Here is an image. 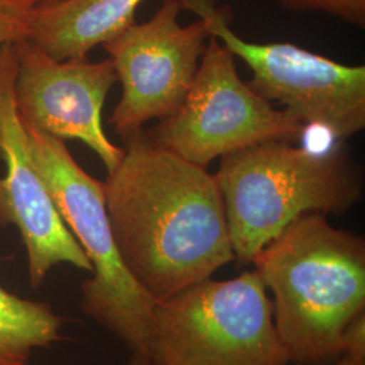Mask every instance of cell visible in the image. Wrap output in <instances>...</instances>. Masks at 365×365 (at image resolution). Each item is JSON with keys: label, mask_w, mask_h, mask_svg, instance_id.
<instances>
[{"label": "cell", "mask_w": 365, "mask_h": 365, "mask_svg": "<svg viewBox=\"0 0 365 365\" xmlns=\"http://www.w3.org/2000/svg\"><path fill=\"white\" fill-rule=\"evenodd\" d=\"M107 172L106 207L126 269L157 302L235 260L215 175L155 144L143 129L123 140Z\"/></svg>", "instance_id": "obj_1"}, {"label": "cell", "mask_w": 365, "mask_h": 365, "mask_svg": "<svg viewBox=\"0 0 365 365\" xmlns=\"http://www.w3.org/2000/svg\"><path fill=\"white\" fill-rule=\"evenodd\" d=\"M274 294L277 336L291 363L327 364L346 351L349 330L365 315V241L325 214L291 222L252 259Z\"/></svg>", "instance_id": "obj_2"}, {"label": "cell", "mask_w": 365, "mask_h": 365, "mask_svg": "<svg viewBox=\"0 0 365 365\" xmlns=\"http://www.w3.org/2000/svg\"><path fill=\"white\" fill-rule=\"evenodd\" d=\"M215 179L235 260L242 264L300 215H342L364 194L363 172L346 149L314 152L284 141L222 156Z\"/></svg>", "instance_id": "obj_3"}, {"label": "cell", "mask_w": 365, "mask_h": 365, "mask_svg": "<svg viewBox=\"0 0 365 365\" xmlns=\"http://www.w3.org/2000/svg\"><path fill=\"white\" fill-rule=\"evenodd\" d=\"M31 156L53 203L91 261L81 284V310L131 354L148 356L155 302L126 269L106 207L105 185L78 165L66 141L24 123Z\"/></svg>", "instance_id": "obj_4"}, {"label": "cell", "mask_w": 365, "mask_h": 365, "mask_svg": "<svg viewBox=\"0 0 365 365\" xmlns=\"http://www.w3.org/2000/svg\"><path fill=\"white\" fill-rule=\"evenodd\" d=\"M157 365H288L272 303L256 269L211 277L155 303L149 354Z\"/></svg>", "instance_id": "obj_5"}, {"label": "cell", "mask_w": 365, "mask_h": 365, "mask_svg": "<svg viewBox=\"0 0 365 365\" xmlns=\"http://www.w3.org/2000/svg\"><path fill=\"white\" fill-rule=\"evenodd\" d=\"M199 16L235 57L253 72L249 87L277 102L307 128H322L346 140L365 128V66H345L294 43H257L241 38L230 15L214 0H179Z\"/></svg>", "instance_id": "obj_6"}, {"label": "cell", "mask_w": 365, "mask_h": 365, "mask_svg": "<svg viewBox=\"0 0 365 365\" xmlns=\"http://www.w3.org/2000/svg\"><path fill=\"white\" fill-rule=\"evenodd\" d=\"M304 131L299 119L241 80L235 56L211 36L182 106L148 134L158 146L207 170L227 153L271 141L297 143Z\"/></svg>", "instance_id": "obj_7"}, {"label": "cell", "mask_w": 365, "mask_h": 365, "mask_svg": "<svg viewBox=\"0 0 365 365\" xmlns=\"http://www.w3.org/2000/svg\"><path fill=\"white\" fill-rule=\"evenodd\" d=\"M179 0H161L144 24L134 22L102 45L111 60L122 95L110 125L122 140L164 119L182 106L191 90L210 33L203 21L179 22Z\"/></svg>", "instance_id": "obj_8"}, {"label": "cell", "mask_w": 365, "mask_h": 365, "mask_svg": "<svg viewBox=\"0 0 365 365\" xmlns=\"http://www.w3.org/2000/svg\"><path fill=\"white\" fill-rule=\"evenodd\" d=\"M16 71L14 42L0 46V226L18 229L26 248L30 287L37 289L60 264L90 274L92 265L60 217L31 156L15 105Z\"/></svg>", "instance_id": "obj_9"}, {"label": "cell", "mask_w": 365, "mask_h": 365, "mask_svg": "<svg viewBox=\"0 0 365 365\" xmlns=\"http://www.w3.org/2000/svg\"><path fill=\"white\" fill-rule=\"evenodd\" d=\"M18 71L15 105L24 123L58 140H78L92 149L107 172L123 156L102 123L106 98L118 81L110 58L54 60L27 39L14 42Z\"/></svg>", "instance_id": "obj_10"}, {"label": "cell", "mask_w": 365, "mask_h": 365, "mask_svg": "<svg viewBox=\"0 0 365 365\" xmlns=\"http://www.w3.org/2000/svg\"><path fill=\"white\" fill-rule=\"evenodd\" d=\"M144 0H58L30 10L27 41L54 60L83 58L135 22Z\"/></svg>", "instance_id": "obj_11"}, {"label": "cell", "mask_w": 365, "mask_h": 365, "mask_svg": "<svg viewBox=\"0 0 365 365\" xmlns=\"http://www.w3.org/2000/svg\"><path fill=\"white\" fill-rule=\"evenodd\" d=\"M63 324L49 303L21 298L0 284V365H30L34 353L61 339Z\"/></svg>", "instance_id": "obj_12"}, {"label": "cell", "mask_w": 365, "mask_h": 365, "mask_svg": "<svg viewBox=\"0 0 365 365\" xmlns=\"http://www.w3.org/2000/svg\"><path fill=\"white\" fill-rule=\"evenodd\" d=\"M289 11H321L354 26H365V0H277Z\"/></svg>", "instance_id": "obj_13"}, {"label": "cell", "mask_w": 365, "mask_h": 365, "mask_svg": "<svg viewBox=\"0 0 365 365\" xmlns=\"http://www.w3.org/2000/svg\"><path fill=\"white\" fill-rule=\"evenodd\" d=\"M30 10L11 0H0V46L26 39Z\"/></svg>", "instance_id": "obj_14"}, {"label": "cell", "mask_w": 365, "mask_h": 365, "mask_svg": "<svg viewBox=\"0 0 365 365\" xmlns=\"http://www.w3.org/2000/svg\"><path fill=\"white\" fill-rule=\"evenodd\" d=\"M334 365H365V352L346 351Z\"/></svg>", "instance_id": "obj_15"}, {"label": "cell", "mask_w": 365, "mask_h": 365, "mask_svg": "<svg viewBox=\"0 0 365 365\" xmlns=\"http://www.w3.org/2000/svg\"><path fill=\"white\" fill-rule=\"evenodd\" d=\"M14 3L25 7V9H36V7H41V6H46V4H51L54 1H58V0H11Z\"/></svg>", "instance_id": "obj_16"}, {"label": "cell", "mask_w": 365, "mask_h": 365, "mask_svg": "<svg viewBox=\"0 0 365 365\" xmlns=\"http://www.w3.org/2000/svg\"><path fill=\"white\" fill-rule=\"evenodd\" d=\"M129 365H157L150 357L140 356V354H131V360Z\"/></svg>", "instance_id": "obj_17"}]
</instances>
